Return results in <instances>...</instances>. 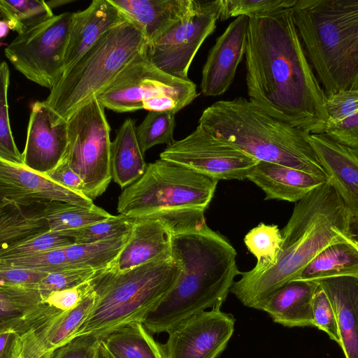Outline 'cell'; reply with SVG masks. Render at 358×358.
Masks as SVG:
<instances>
[{"mask_svg": "<svg viewBox=\"0 0 358 358\" xmlns=\"http://www.w3.org/2000/svg\"><path fill=\"white\" fill-rule=\"evenodd\" d=\"M179 274L172 256L124 271L113 266L99 270L91 280L96 302L71 338L86 334L101 338L123 325L143 323L172 289Z\"/></svg>", "mask_w": 358, "mask_h": 358, "instance_id": "cell-7", "label": "cell"}, {"mask_svg": "<svg viewBox=\"0 0 358 358\" xmlns=\"http://www.w3.org/2000/svg\"><path fill=\"white\" fill-rule=\"evenodd\" d=\"M51 352H48L43 355H42L41 357H39L38 358H50V355H51Z\"/></svg>", "mask_w": 358, "mask_h": 358, "instance_id": "cell-53", "label": "cell"}, {"mask_svg": "<svg viewBox=\"0 0 358 358\" xmlns=\"http://www.w3.org/2000/svg\"><path fill=\"white\" fill-rule=\"evenodd\" d=\"M236 252L206 223L173 233L171 255L180 267L178 278L169 294L143 324L152 334L168 332L184 320L221 308L236 275Z\"/></svg>", "mask_w": 358, "mask_h": 358, "instance_id": "cell-3", "label": "cell"}, {"mask_svg": "<svg viewBox=\"0 0 358 358\" xmlns=\"http://www.w3.org/2000/svg\"><path fill=\"white\" fill-rule=\"evenodd\" d=\"M129 20L110 0H94L72 13L64 57V73L108 31Z\"/></svg>", "mask_w": 358, "mask_h": 358, "instance_id": "cell-18", "label": "cell"}, {"mask_svg": "<svg viewBox=\"0 0 358 358\" xmlns=\"http://www.w3.org/2000/svg\"><path fill=\"white\" fill-rule=\"evenodd\" d=\"M90 358H108V352L103 342L99 339Z\"/></svg>", "mask_w": 358, "mask_h": 358, "instance_id": "cell-50", "label": "cell"}, {"mask_svg": "<svg viewBox=\"0 0 358 358\" xmlns=\"http://www.w3.org/2000/svg\"><path fill=\"white\" fill-rule=\"evenodd\" d=\"M327 124L339 122L358 113V90H343L327 96Z\"/></svg>", "mask_w": 358, "mask_h": 358, "instance_id": "cell-43", "label": "cell"}, {"mask_svg": "<svg viewBox=\"0 0 358 358\" xmlns=\"http://www.w3.org/2000/svg\"><path fill=\"white\" fill-rule=\"evenodd\" d=\"M235 320L220 308L194 315L167 333L159 344L164 358H217L226 348L234 331Z\"/></svg>", "mask_w": 358, "mask_h": 358, "instance_id": "cell-14", "label": "cell"}, {"mask_svg": "<svg viewBox=\"0 0 358 358\" xmlns=\"http://www.w3.org/2000/svg\"><path fill=\"white\" fill-rule=\"evenodd\" d=\"M134 120H124L111 142L110 172L112 180L122 188L138 180L148 164L144 159L136 134Z\"/></svg>", "mask_w": 358, "mask_h": 358, "instance_id": "cell-26", "label": "cell"}, {"mask_svg": "<svg viewBox=\"0 0 358 358\" xmlns=\"http://www.w3.org/2000/svg\"><path fill=\"white\" fill-rule=\"evenodd\" d=\"M318 287L316 281H290L272 294L261 310L285 327L313 326V301Z\"/></svg>", "mask_w": 358, "mask_h": 358, "instance_id": "cell-25", "label": "cell"}, {"mask_svg": "<svg viewBox=\"0 0 358 358\" xmlns=\"http://www.w3.org/2000/svg\"><path fill=\"white\" fill-rule=\"evenodd\" d=\"M96 300L93 289L73 309L62 313L17 337L13 358H38L71 340Z\"/></svg>", "mask_w": 358, "mask_h": 358, "instance_id": "cell-19", "label": "cell"}, {"mask_svg": "<svg viewBox=\"0 0 358 358\" xmlns=\"http://www.w3.org/2000/svg\"><path fill=\"white\" fill-rule=\"evenodd\" d=\"M352 150L355 153V155L358 157V150Z\"/></svg>", "mask_w": 358, "mask_h": 358, "instance_id": "cell-54", "label": "cell"}, {"mask_svg": "<svg viewBox=\"0 0 358 358\" xmlns=\"http://www.w3.org/2000/svg\"><path fill=\"white\" fill-rule=\"evenodd\" d=\"M0 266L29 269L46 273L73 267L69 264L64 248L21 257L0 259Z\"/></svg>", "mask_w": 358, "mask_h": 358, "instance_id": "cell-39", "label": "cell"}, {"mask_svg": "<svg viewBox=\"0 0 358 358\" xmlns=\"http://www.w3.org/2000/svg\"><path fill=\"white\" fill-rule=\"evenodd\" d=\"M217 20V1H199L192 13L148 43L150 61L171 76L188 80L190 65L202 43L215 29Z\"/></svg>", "mask_w": 358, "mask_h": 358, "instance_id": "cell-13", "label": "cell"}, {"mask_svg": "<svg viewBox=\"0 0 358 358\" xmlns=\"http://www.w3.org/2000/svg\"><path fill=\"white\" fill-rule=\"evenodd\" d=\"M350 214L329 180L295 203L281 230L282 243L276 263L262 271L241 273L230 292L245 306L261 310L264 301L328 246L353 238Z\"/></svg>", "mask_w": 358, "mask_h": 358, "instance_id": "cell-2", "label": "cell"}, {"mask_svg": "<svg viewBox=\"0 0 358 358\" xmlns=\"http://www.w3.org/2000/svg\"><path fill=\"white\" fill-rule=\"evenodd\" d=\"M176 113L171 110L149 111L136 127V134L142 152L159 144L172 143L176 127Z\"/></svg>", "mask_w": 358, "mask_h": 358, "instance_id": "cell-35", "label": "cell"}, {"mask_svg": "<svg viewBox=\"0 0 358 358\" xmlns=\"http://www.w3.org/2000/svg\"><path fill=\"white\" fill-rule=\"evenodd\" d=\"M17 358H21V357H17Z\"/></svg>", "mask_w": 358, "mask_h": 358, "instance_id": "cell-55", "label": "cell"}, {"mask_svg": "<svg viewBox=\"0 0 358 358\" xmlns=\"http://www.w3.org/2000/svg\"><path fill=\"white\" fill-rule=\"evenodd\" d=\"M249 100L310 134H324L327 95L308 59L292 7L249 18Z\"/></svg>", "mask_w": 358, "mask_h": 358, "instance_id": "cell-1", "label": "cell"}, {"mask_svg": "<svg viewBox=\"0 0 358 358\" xmlns=\"http://www.w3.org/2000/svg\"><path fill=\"white\" fill-rule=\"evenodd\" d=\"M136 25L148 43L192 13L199 6L194 0H110Z\"/></svg>", "mask_w": 358, "mask_h": 358, "instance_id": "cell-21", "label": "cell"}, {"mask_svg": "<svg viewBox=\"0 0 358 358\" xmlns=\"http://www.w3.org/2000/svg\"><path fill=\"white\" fill-rule=\"evenodd\" d=\"M218 180L182 166L156 160L120 194L117 210L132 219L153 218L172 232L203 225Z\"/></svg>", "mask_w": 358, "mask_h": 358, "instance_id": "cell-6", "label": "cell"}, {"mask_svg": "<svg viewBox=\"0 0 358 358\" xmlns=\"http://www.w3.org/2000/svg\"><path fill=\"white\" fill-rule=\"evenodd\" d=\"M42 301L37 289L0 286V331L10 328Z\"/></svg>", "mask_w": 358, "mask_h": 358, "instance_id": "cell-34", "label": "cell"}, {"mask_svg": "<svg viewBox=\"0 0 358 358\" xmlns=\"http://www.w3.org/2000/svg\"><path fill=\"white\" fill-rule=\"evenodd\" d=\"M173 232L158 219H134L129 240L115 264V268L127 271L171 257Z\"/></svg>", "mask_w": 358, "mask_h": 358, "instance_id": "cell-22", "label": "cell"}, {"mask_svg": "<svg viewBox=\"0 0 358 358\" xmlns=\"http://www.w3.org/2000/svg\"><path fill=\"white\" fill-rule=\"evenodd\" d=\"M341 276L358 278V241L354 238L326 248L294 280L317 281Z\"/></svg>", "mask_w": 358, "mask_h": 358, "instance_id": "cell-27", "label": "cell"}, {"mask_svg": "<svg viewBox=\"0 0 358 358\" xmlns=\"http://www.w3.org/2000/svg\"><path fill=\"white\" fill-rule=\"evenodd\" d=\"M41 213L50 231L57 233L82 228L113 216L97 206L86 208L59 201L42 203Z\"/></svg>", "mask_w": 358, "mask_h": 358, "instance_id": "cell-31", "label": "cell"}, {"mask_svg": "<svg viewBox=\"0 0 358 358\" xmlns=\"http://www.w3.org/2000/svg\"><path fill=\"white\" fill-rule=\"evenodd\" d=\"M10 70L6 62L0 66V160L23 165L22 155L15 143L10 126L8 91Z\"/></svg>", "mask_w": 358, "mask_h": 358, "instance_id": "cell-36", "label": "cell"}, {"mask_svg": "<svg viewBox=\"0 0 358 358\" xmlns=\"http://www.w3.org/2000/svg\"><path fill=\"white\" fill-rule=\"evenodd\" d=\"M71 238L49 231L0 249V259L28 255L42 251L64 248L74 244Z\"/></svg>", "mask_w": 358, "mask_h": 358, "instance_id": "cell-40", "label": "cell"}, {"mask_svg": "<svg viewBox=\"0 0 358 358\" xmlns=\"http://www.w3.org/2000/svg\"><path fill=\"white\" fill-rule=\"evenodd\" d=\"M309 141L329 180L349 211L358 221V157L349 148L324 134H310Z\"/></svg>", "mask_w": 358, "mask_h": 358, "instance_id": "cell-20", "label": "cell"}, {"mask_svg": "<svg viewBox=\"0 0 358 358\" xmlns=\"http://www.w3.org/2000/svg\"><path fill=\"white\" fill-rule=\"evenodd\" d=\"M147 45L142 32L130 21L106 32L50 90L44 101L55 122L67 121L97 96Z\"/></svg>", "mask_w": 358, "mask_h": 358, "instance_id": "cell-8", "label": "cell"}, {"mask_svg": "<svg viewBox=\"0 0 358 358\" xmlns=\"http://www.w3.org/2000/svg\"><path fill=\"white\" fill-rule=\"evenodd\" d=\"M324 134L352 150H358V113L335 124H327Z\"/></svg>", "mask_w": 358, "mask_h": 358, "instance_id": "cell-46", "label": "cell"}, {"mask_svg": "<svg viewBox=\"0 0 358 358\" xmlns=\"http://www.w3.org/2000/svg\"><path fill=\"white\" fill-rule=\"evenodd\" d=\"M134 221L122 215H113L108 220L59 234L71 238L76 244L90 243L129 233Z\"/></svg>", "mask_w": 358, "mask_h": 358, "instance_id": "cell-37", "label": "cell"}, {"mask_svg": "<svg viewBox=\"0 0 358 358\" xmlns=\"http://www.w3.org/2000/svg\"><path fill=\"white\" fill-rule=\"evenodd\" d=\"M247 179L263 190L266 200L296 203L329 178L279 164L259 162Z\"/></svg>", "mask_w": 358, "mask_h": 358, "instance_id": "cell-23", "label": "cell"}, {"mask_svg": "<svg viewBox=\"0 0 358 358\" xmlns=\"http://www.w3.org/2000/svg\"><path fill=\"white\" fill-rule=\"evenodd\" d=\"M72 0H57L46 1L48 6L52 9L54 7L62 6L72 2Z\"/></svg>", "mask_w": 358, "mask_h": 358, "instance_id": "cell-51", "label": "cell"}, {"mask_svg": "<svg viewBox=\"0 0 358 358\" xmlns=\"http://www.w3.org/2000/svg\"><path fill=\"white\" fill-rule=\"evenodd\" d=\"M219 20L231 17H252L293 7L296 0H217Z\"/></svg>", "mask_w": 358, "mask_h": 358, "instance_id": "cell-38", "label": "cell"}, {"mask_svg": "<svg viewBox=\"0 0 358 358\" xmlns=\"http://www.w3.org/2000/svg\"><path fill=\"white\" fill-rule=\"evenodd\" d=\"M101 340L111 358H164L159 343L141 322L120 327Z\"/></svg>", "mask_w": 358, "mask_h": 358, "instance_id": "cell-29", "label": "cell"}, {"mask_svg": "<svg viewBox=\"0 0 358 358\" xmlns=\"http://www.w3.org/2000/svg\"><path fill=\"white\" fill-rule=\"evenodd\" d=\"M313 326L327 333L331 340L339 344L336 313L327 293L320 285L313 301Z\"/></svg>", "mask_w": 358, "mask_h": 358, "instance_id": "cell-42", "label": "cell"}, {"mask_svg": "<svg viewBox=\"0 0 358 358\" xmlns=\"http://www.w3.org/2000/svg\"><path fill=\"white\" fill-rule=\"evenodd\" d=\"M334 309L345 358H358V278L341 276L316 281Z\"/></svg>", "mask_w": 358, "mask_h": 358, "instance_id": "cell-24", "label": "cell"}, {"mask_svg": "<svg viewBox=\"0 0 358 358\" xmlns=\"http://www.w3.org/2000/svg\"><path fill=\"white\" fill-rule=\"evenodd\" d=\"M130 233L90 243H74L64 248L69 264L97 271L110 267L126 245Z\"/></svg>", "mask_w": 358, "mask_h": 358, "instance_id": "cell-30", "label": "cell"}, {"mask_svg": "<svg viewBox=\"0 0 358 358\" xmlns=\"http://www.w3.org/2000/svg\"><path fill=\"white\" fill-rule=\"evenodd\" d=\"M292 11L327 96L358 90V0H296Z\"/></svg>", "mask_w": 358, "mask_h": 358, "instance_id": "cell-5", "label": "cell"}, {"mask_svg": "<svg viewBox=\"0 0 358 358\" xmlns=\"http://www.w3.org/2000/svg\"><path fill=\"white\" fill-rule=\"evenodd\" d=\"M41 205L22 206L0 201L1 248L51 231L41 215Z\"/></svg>", "mask_w": 358, "mask_h": 358, "instance_id": "cell-28", "label": "cell"}, {"mask_svg": "<svg viewBox=\"0 0 358 358\" xmlns=\"http://www.w3.org/2000/svg\"><path fill=\"white\" fill-rule=\"evenodd\" d=\"M248 250L257 258L253 271H262L275 264L280 252L282 236L275 224L260 223L244 238Z\"/></svg>", "mask_w": 358, "mask_h": 358, "instance_id": "cell-32", "label": "cell"}, {"mask_svg": "<svg viewBox=\"0 0 358 358\" xmlns=\"http://www.w3.org/2000/svg\"><path fill=\"white\" fill-rule=\"evenodd\" d=\"M0 12L3 22L18 34L54 15L42 0H0Z\"/></svg>", "mask_w": 358, "mask_h": 358, "instance_id": "cell-33", "label": "cell"}, {"mask_svg": "<svg viewBox=\"0 0 358 358\" xmlns=\"http://www.w3.org/2000/svg\"><path fill=\"white\" fill-rule=\"evenodd\" d=\"M46 176L59 185L77 193L85 195V189L84 182L82 178L70 168L66 162L62 161L54 170Z\"/></svg>", "mask_w": 358, "mask_h": 358, "instance_id": "cell-48", "label": "cell"}, {"mask_svg": "<svg viewBox=\"0 0 358 358\" xmlns=\"http://www.w3.org/2000/svg\"><path fill=\"white\" fill-rule=\"evenodd\" d=\"M47 274L34 270L0 266V286L36 289Z\"/></svg>", "mask_w": 358, "mask_h": 358, "instance_id": "cell-45", "label": "cell"}, {"mask_svg": "<svg viewBox=\"0 0 358 358\" xmlns=\"http://www.w3.org/2000/svg\"><path fill=\"white\" fill-rule=\"evenodd\" d=\"M249 17L239 16L217 38L203 66L201 90L206 96H218L232 84L245 56Z\"/></svg>", "mask_w": 358, "mask_h": 358, "instance_id": "cell-17", "label": "cell"}, {"mask_svg": "<svg viewBox=\"0 0 358 358\" xmlns=\"http://www.w3.org/2000/svg\"><path fill=\"white\" fill-rule=\"evenodd\" d=\"M71 15H53L17 34L4 49L14 68L28 80L52 90L64 74Z\"/></svg>", "mask_w": 358, "mask_h": 358, "instance_id": "cell-11", "label": "cell"}, {"mask_svg": "<svg viewBox=\"0 0 358 358\" xmlns=\"http://www.w3.org/2000/svg\"><path fill=\"white\" fill-rule=\"evenodd\" d=\"M17 337L10 329L0 331V358H13Z\"/></svg>", "mask_w": 358, "mask_h": 358, "instance_id": "cell-49", "label": "cell"}, {"mask_svg": "<svg viewBox=\"0 0 358 358\" xmlns=\"http://www.w3.org/2000/svg\"><path fill=\"white\" fill-rule=\"evenodd\" d=\"M69 143L62 161L83 180L85 196L94 200L112 180L110 127L96 96L67 120Z\"/></svg>", "mask_w": 358, "mask_h": 358, "instance_id": "cell-10", "label": "cell"}, {"mask_svg": "<svg viewBox=\"0 0 358 358\" xmlns=\"http://www.w3.org/2000/svg\"><path fill=\"white\" fill-rule=\"evenodd\" d=\"M147 46L96 96L105 108L117 113L145 109L177 113L196 98L194 83L158 69L150 61Z\"/></svg>", "mask_w": 358, "mask_h": 358, "instance_id": "cell-9", "label": "cell"}, {"mask_svg": "<svg viewBox=\"0 0 358 358\" xmlns=\"http://www.w3.org/2000/svg\"><path fill=\"white\" fill-rule=\"evenodd\" d=\"M198 125L259 162L329 178L309 141L310 134L244 97L209 106Z\"/></svg>", "mask_w": 358, "mask_h": 358, "instance_id": "cell-4", "label": "cell"}, {"mask_svg": "<svg viewBox=\"0 0 358 358\" xmlns=\"http://www.w3.org/2000/svg\"><path fill=\"white\" fill-rule=\"evenodd\" d=\"M99 339L91 334L74 337L54 349L50 358H90Z\"/></svg>", "mask_w": 358, "mask_h": 358, "instance_id": "cell-44", "label": "cell"}, {"mask_svg": "<svg viewBox=\"0 0 358 358\" xmlns=\"http://www.w3.org/2000/svg\"><path fill=\"white\" fill-rule=\"evenodd\" d=\"M52 114L44 101L32 104L22 153L23 166L43 175L61 163L69 143L67 121L54 124Z\"/></svg>", "mask_w": 358, "mask_h": 358, "instance_id": "cell-16", "label": "cell"}, {"mask_svg": "<svg viewBox=\"0 0 358 358\" xmlns=\"http://www.w3.org/2000/svg\"><path fill=\"white\" fill-rule=\"evenodd\" d=\"M98 271L90 268L71 267L49 273L36 289L44 301L51 293L71 288L92 280Z\"/></svg>", "mask_w": 358, "mask_h": 358, "instance_id": "cell-41", "label": "cell"}, {"mask_svg": "<svg viewBox=\"0 0 358 358\" xmlns=\"http://www.w3.org/2000/svg\"><path fill=\"white\" fill-rule=\"evenodd\" d=\"M352 232L353 234V238L358 241V221L352 222Z\"/></svg>", "mask_w": 358, "mask_h": 358, "instance_id": "cell-52", "label": "cell"}, {"mask_svg": "<svg viewBox=\"0 0 358 358\" xmlns=\"http://www.w3.org/2000/svg\"><path fill=\"white\" fill-rule=\"evenodd\" d=\"M159 157L217 180L246 179L259 162L199 125L184 138L167 145Z\"/></svg>", "mask_w": 358, "mask_h": 358, "instance_id": "cell-12", "label": "cell"}, {"mask_svg": "<svg viewBox=\"0 0 358 358\" xmlns=\"http://www.w3.org/2000/svg\"><path fill=\"white\" fill-rule=\"evenodd\" d=\"M91 280L71 288L54 292L44 301L62 312L71 310L75 308L91 291Z\"/></svg>", "mask_w": 358, "mask_h": 358, "instance_id": "cell-47", "label": "cell"}, {"mask_svg": "<svg viewBox=\"0 0 358 358\" xmlns=\"http://www.w3.org/2000/svg\"><path fill=\"white\" fill-rule=\"evenodd\" d=\"M0 201L22 206L59 201L93 208V201L23 165L0 160Z\"/></svg>", "mask_w": 358, "mask_h": 358, "instance_id": "cell-15", "label": "cell"}]
</instances>
